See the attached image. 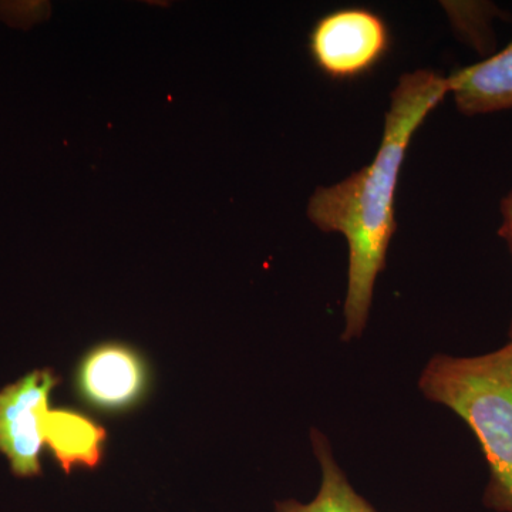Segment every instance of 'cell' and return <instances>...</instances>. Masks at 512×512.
I'll return each instance as SVG.
<instances>
[{
	"label": "cell",
	"instance_id": "8992f818",
	"mask_svg": "<svg viewBox=\"0 0 512 512\" xmlns=\"http://www.w3.org/2000/svg\"><path fill=\"white\" fill-rule=\"evenodd\" d=\"M448 94L466 116L512 109V40L501 52L447 77Z\"/></svg>",
	"mask_w": 512,
	"mask_h": 512
},
{
	"label": "cell",
	"instance_id": "9c48e42d",
	"mask_svg": "<svg viewBox=\"0 0 512 512\" xmlns=\"http://www.w3.org/2000/svg\"><path fill=\"white\" fill-rule=\"evenodd\" d=\"M501 217H503V222H501L498 234L505 239L512 255V191L501 201Z\"/></svg>",
	"mask_w": 512,
	"mask_h": 512
},
{
	"label": "cell",
	"instance_id": "52a82bcc",
	"mask_svg": "<svg viewBox=\"0 0 512 512\" xmlns=\"http://www.w3.org/2000/svg\"><path fill=\"white\" fill-rule=\"evenodd\" d=\"M43 439L66 474L73 468L99 467L104 457L107 431L89 416L74 409L47 410Z\"/></svg>",
	"mask_w": 512,
	"mask_h": 512
},
{
	"label": "cell",
	"instance_id": "7a4b0ae2",
	"mask_svg": "<svg viewBox=\"0 0 512 512\" xmlns=\"http://www.w3.org/2000/svg\"><path fill=\"white\" fill-rule=\"evenodd\" d=\"M419 386L424 397L456 413L476 436L490 470L485 507L512 512V339L487 355L434 356Z\"/></svg>",
	"mask_w": 512,
	"mask_h": 512
},
{
	"label": "cell",
	"instance_id": "6da1fadb",
	"mask_svg": "<svg viewBox=\"0 0 512 512\" xmlns=\"http://www.w3.org/2000/svg\"><path fill=\"white\" fill-rule=\"evenodd\" d=\"M448 94L447 77L417 70L400 77L384 120L375 160L330 187H319L308 204V217L323 232L348 241L345 342L365 332L377 276L386 266L396 231L394 200L407 148L417 128Z\"/></svg>",
	"mask_w": 512,
	"mask_h": 512
},
{
	"label": "cell",
	"instance_id": "277c9868",
	"mask_svg": "<svg viewBox=\"0 0 512 512\" xmlns=\"http://www.w3.org/2000/svg\"><path fill=\"white\" fill-rule=\"evenodd\" d=\"M59 382L53 370H33L0 390V453L8 458L16 477L42 473L43 420Z\"/></svg>",
	"mask_w": 512,
	"mask_h": 512
},
{
	"label": "cell",
	"instance_id": "30bf717a",
	"mask_svg": "<svg viewBox=\"0 0 512 512\" xmlns=\"http://www.w3.org/2000/svg\"><path fill=\"white\" fill-rule=\"evenodd\" d=\"M510 339H512V322H511V328H510Z\"/></svg>",
	"mask_w": 512,
	"mask_h": 512
},
{
	"label": "cell",
	"instance_id": "5b68a950",
	"mask_svg": "<svg viewBox=\"0 0 512 512\" xmlns=\"http://www.w3.org/2000/svg\"><path fill=\"white\" fill-rule=\"evenodd\" d=\"M150 369L138 350L109 342L90 349L74 373L77 396L103 413H123L146 399Z\"/></svg>",
	"mask_w": 512,
	"mask_h": 512
},
{
	"label": "cell",
	"instance_id": "ba28073f",
	"mask_svg": "<svg viewBox=\"0 0 512 512\" xmlns=\"http://www.w3.org/2000/svg\"><path fill=\"white\" fill-rule=\"evenodd\" d=\"M311 440L322 471L319 493L308 504L296 500L278 501L275 503V512H377L350 485L348 477L336 463L332 446L325 434L312 429Z\"/></svg>",
	"mask_w": 512,
	"mask_h": 512
},
{
	"label": "cell",
	"instance_id": "3957f363",
	"mask_svg": "<svg viewBox=\"0 0 512 512\" xmlns=\"http://www.w3.org/2000/svg\"><path fill=\"white\" fill-rule=\"evenodd\" d=\"M389 47L386 22L363 8H345L323 16L309 42L320 72L335 80H352L369 73Z\"/></svg>",
	"mask_w": 512,
	"mask_h": 512
}]
</instances>
